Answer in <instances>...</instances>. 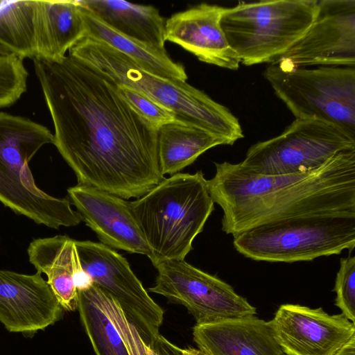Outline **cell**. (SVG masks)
<instances>
[{
  "instance_id": "cell-21",
  "label": "cell",
  "mask_w": 355,
  "mask_h": 355,
  "mask_svg": "<svg viewBox=\"0 0 355 355\" xmlns=\"http://www.w3.org/2000/svg\"><path fill=\"white\" fill-rule=\"evenodd\" d=\"M79 5L85 23V38L107 44L150 73L164 78L187 81L188 76L184 65L173 61L165 49L152 46L116 31Z\"/></svg>"
},
{
  "instance_id": "cell-23",
  "label": "cell",
  "mask_w": 355,
  "mask_h": 355,
  "mask_svg": "<svg viewBox=\"0 0 355 355\" xmlns=\"http://www.w3.org/2000/svg\"><path fill=\"white\" fill-rule=\"evenodd\" d=\"M37 0H0V46L21 60L37 57Z\"/></svg>"
},
{
  "instance_id": "cell-3",
  "label": "cell",
  "mask_w": 355,
  "mask_h": 355,
  "mask_svg": "<svg viewBox=\"0 0 355 355\" xmlns=\"http://www.w3.org/2000/svg\"><path fill=\"white\" fill-rule=\"evenodd\" d=\"M71 55L115 84L141 92L171 110L178 120L202 128L233 145L244 135L239 119L203 91L178 79L150 73L107 44L83 38L69 51Z\"/></svg>"
},
{
  "instance_id": "cell-33",
  "label": "cell",
  "mask_w": 355,
  "mask_h": 355,
  "mask_svg": "<svg viewBox=\"0 0 355 355\" xmlns=\"http://www.w3.org/2000/svg\"><path fill=\"white\" fill-rule=\"evenodd\" d=\"M8 54H12L10 53L6 49L0 46V55H8Z\"/></svg>"
},
{
  "instance_id": "cell-20",
  "label": "cell",
  "mask_w": 355,
  "mask_h": 355,
  "mask_svg": "<svg viewBox=\"0 0 355 355\" xmlns=\"http://www.w3.org/2000/svg\"><path fill=\"white\" fill-rule=\"evenodd\" d=\"M116 31L158 49H165V21L152 6L121 0H78Z\"/></svg>"
},
{
  "instance_id": "cell-8",
  "label": "cell",
  "mask_w": 355,
  "mask_h": 355,
  "mask_svg": "<svg viewBox=\"0 0 355 355\" xmlns=\"http://www.w3.org/2000/svg\"><path fill=\"white\" fill-rule=\"evenodd\" d=\"M263 76L295 119L322 121L355 138V67L272 62Z\"/></svg>"
},
{
  "instance_id": "cell-15",
  "label": "cell",
  "mask_w": 355,
  "mask_h": 355,
  "mask_svg": "<svg viewBox=\"0 0 355 355\" xmlns=\"http://www.w3.org/2000/svg\"><path fill=\"white\" fill-rule=\"evenodd\" d=\"M62 314L63 308L40 272L0 270V322L8 331L34 333L55 324Z\"/></svg>"
},
{
  "instance_id": "cell-4",
  "label": "cell",
  "mask_w": 355,
  "mask_h": 355,
  "mask_svg": "<svg viewBox=\"0 0 355 355\" xmlns=\"http://www.w3.org/2000/svg\"><path fill=\"white\" fill-rule=\"evenodd\" d=\"M152 253L151 262L184 260L214 209L203 173H176L130 202Z\"/></svg>"
},
{
  "instance_id": "cell-27",
  "label": "cell",
  "mask_w": 355,
  "mask_h": 355,
  "mask_svg": "<svg viewBox=\"0 0 355 355\" xmlns=\"http://www.w3.org/2000/svg\"><path fill=\"white\" fill-rule=\"evenodd\" d=\"M115 85L121 96L155 128L177 119L171 110L141 92L123 85Z\"/></svg>"
},
{
  "instance_id": "cell-5",
  "label": "cell",
  "mask_w": 355,
  "mask_h": 355,
  "mask_svg": "<svg viewBox=\"0 0 355 355\" xmlns=\"http://www.w3.org/2000/svg\"><path fill=\"white\" fill-rule=\"evenodd\" d=\"M53 134L30 119L0 112V202L37 224L58 229L83 218L67 198L53 197L35 183L29 162Z\"/></svg>"
},
{
  "instance_id": "cell-11",
  "label": "cell",
  "mask_w": 355,
  "mask_h": 355,
  "mask_svg": "<svg viewBox=\"0 0 355 355\" xmlns=\"http://www.w3.org/2000/svg\"><path fill=\"white\" fill-rule=\"evenodd\" d=\"M75 245L80 265L93 284L118 303L152 347L159 335L164 311L148 295L126 259L101 243L75 240Z\"/></svg>"
},
{
  "instance_id": "cell-24",
  "label": "cell",
  "mask_w": 355,
  "mask_h": 355,
  "mask_svg": "<svg viewBox=\"0 0 355 355\" xmlns=\"http://www.w3.org/2000/svg\"><path fill=\"white\" fill-rule=\"evenodd\" d=\"M78 310L96 355H129L119 333L97 302L92 286L78 291Z\"/></svg>"
},
{
  "instance_id": "cell-6",
  "label": "cell",
  "mask_w": 355,
  "mask_h": 355,
  "mask_svg": "<svg viewBox=\"0 0 355 355\" xmlns=\"http://www.w3.org/2000/svg\"><path fill=\"white\" fill-rule=\"evenodd\" d=\"M254 261L293 263L339 254L355 247V212L315 214L264 224L233 236Z\"/></svg>"
},
{
  "instance_id": "cell-29",
  "label": "cell",
  "mask_w": 355,
  "mask_h": 355,
  "mask_svg": "<svg viewBox=\"0 0 355 355\" xmlns=\"http://www.w3.org/2000/svg\"><path fill=\"white\" fill-rule=\"evenodd\" d=\"M159 355H180V347L171 343L162 335H159L151 347Z\"/></svg>"
},
{
  "instance_id": "cell-7",
  "label": "cell",
  "mask_w": 355,
  "mask_h": 355,
  "mask_svg": "<svg viewBox=\"0 0 355 355\" xmlns=\"http://www.w3.org/2000/svg\"><path fill=\"white\" fill-rule=\"evenodd\" d=\"M317 0L241 2L225 8L220 26L241 64L272 63L308 30Z\"/></svg>"
},
{
  "instance_id": "cell-9",
  "label": "cell",
  "mask_w": 355,
  "mask_h": 355,
  "mask_svg": "<svg viewBox=\"0 0 355 355\" xmlns=\"http://www.w3.org/2000/svg\"><path fill=\"white\" fill-rule=\"evenodd\" d=\"M348 150H355V138L342 130L320 121L295 119L279 135L252 145L239 163L259 175H289L314 170Z\"/></svg>"
},
{
  "instance_id": "cell-2",
  "label": "cell",
  "mask_w": 355,
  "mask_h": 355,
  "mask_svg": "<svg viewBox=\"0 0 355 355\" xmlns=\"http://www.w3.org/2000/svg\"><path fill=\"white\" fill-rule=\"evenodd\" d=\"M215 167L207 187L223 210L222 230L227 234L297 217L355 212V150L289 175H259L229 162Z\"/></svg>"
},
{
  "instance_id": "cell-17",
  "label": "cell",
  "mask_w": 355,
  "mask_h": 355,
  "mask_svg": "<svg viewBox=\"0 0 355 355\" xmlns=\"http://www.w3.org/2000/svg\"><path fill=\"white\" fill-rule=\"evenodd\" d=\"M193 337L208 355H285L269 321L255 315L196 324Z\"/></svg>"
},
{
  "instance_id": "cell-26",
  "label": "cell",
  "mask_w": 355,
  "mask_h": 355,
  "mask_svg": "<svg viewBox=\"0 0 355 355\" xmlns=\"http://www.w3.org/2000/svg\"><path fill=\"white\" fill-rule=\"evenodd\" d=\"M28 72L14 54L0 55V108L15 103L27 89Z\"/></svg>"
},
{
  "instance_id": "cell-13",
  "label": "cell",
  "mask_w": 355,
  "mask_h": 355,
  "mask_svg": "<svg viewBox=\"0 0 355 355\" xmlns=\"http://www.w3.org/2000/svg\"><path fill=\"white\" fill-rule=\"evenodd\" d=\"M269 322L285 355H334L355 336V323L321 307L284 304Z\"/></svg>"
},
{
  "instance_id": "cell-12",
  "label": "cell",
  "mask_w": 355,
  "mask_h": 355,
  "mask_svg": "<svg viewBox=\"0 0 355 355\" xmlns=\"http://www.w3.org/2000/svg\"><path fill=\"white\" fill-rule=\"evenodd\" d=\"M274 62L297 67H355V1H318L308 30Z\"/></svg>"
},
{
  "instance_id": "cell-10",
  "label": "cell",
  "mask_w": 355,
  "mask_h": 355,
  "mask_svg": "<svg viewBox=\"0 0 355 355\" xmlns=\"http://www.w3.org/2000/svg\"><path fill=\"white\" fill-rule=\"evenodd\" d=\"M157 275L148 291L187 308L196 324L257 315V309L229 284L184 260L156 263Z\"/></svg>"
},
{
  "instance_id": "cell-18",
  "label": "cell",
  "mask_w": 355,
  "mask_h": 355,
  "mask_svg": "<svg viewBox=\"0 0 355 355\" xmlns=\"http://www.w3.org/2000/svg\"><path fill=\"white\" fill-rule=\"evenodd\" d=\"M30 262L44 273L46 282L63 309H78V291L74 283L78 254L75 240L67 236L34 239L28 248Z\"/></svg>"
},
{
  "instance_id": "cell-14",
  "label": "cell",
  "mask_w": 355,
  "mask_h": 355,
  "mask_svg": "<svg viewBox=\"0 0 355 355\" xmlns=\"http://www.w3.org/2000/svg\"><path fill=\"white\" fill-rule=\"evenodd\" d=\"M67 191L70 202L101 243L112 249L146 255L152 261V251L132 214L130 202L80 184Z\"/></svg>"
},
{
  "instance_id": "cell-16",
  "label": "cell",
  "mask_w": 355,
  "mask_h": 355,
  "mask_svg": "<svg viewBox=\"0 0 355 355\" xmlns=\"http://www.w3.org/2000/svg\"><path fill=\"white\" fill-rule=\"evenodd\" d=\"M224 7L202 3L171 15L165 21V40L194 55L200 61L237 70L240 60L220 26Z\"/></svg>"
},
{
  "instance_id": "cell-28",
  "label": "cell",
  "mask_w": 355,
  "mask_h": 355,
  "mask_svg": "<svg viewBox=\"0 0 355 355\" xmlns=\"http://www.w3.org/2000/svg\"><path fill=\"white\" fill-rule=\"evenodd\" d=\"M334 291L335 305L341 313L355 323V257L341 258Z\"/></svg>"
},
{
  "instance_id": "cell-19",
  "label": "cell",
  "mask_w": 355,
  "mask_h": 355,
  "mask_svg": "<svg viewBox=\"0 0 355 355\" xmlns=\"http://www.w3.org/2000/svg\"><path fill=\"white\" fill-rule=\"evenodd\" d=\"M85 23L78 0H37L35 58L58 60L85 38Z\"/></svg>"
},
{
  "instance_id": "cell-1",
  "label": "cell",
  "mask_w": 355,
  "mask_h": 355,
  "mask_svg": "<svg viewBox=\"0 0 355 355\" xmlns=\"http://www.w3.org/2000/svg\"><path fill=\"white\" fill-rule=\"evenodd\" d=\"M33 60L54 126L53 144L78 184L129 199L165 178L157 128L121 96L113 81L69 55Z\"/></svg>"
},
{
  "instance_id": "cell-22",
  "label": "cell",
  "mask_w": 355,
  "mask_h": 355,
  "mask_svg": "<svg viewBox=\"0 0 355 355\" xmlns=\"http://www.w3.org/2000/svg\"><path fill=\"white\" fill-rule=\"evenodd\" d=\"M223 142L209 132L192 124L175 120L157 129L159 170L173 175L191 164L207 150Z\"/></svg>"
},
{
  "instance_id": "cell-32",
  "label": "cell",
  "mask_w": 355,
  "mask_h": 355,
  "mask_svg": "<svg viewBox=\"0 0 355 355\" xmlns=\"http://www.w3.org/2000/svg\"><path fill=\"white\" fill-rule=\"evenodd\" d=\"M147 355H159V354L153 349L150 346L147 345L146 348Z\"/></svg>"
},
{
  "instance_id": "cell-25",
  "label": "cell",
  "mask_w": 355,
  "mask_h": 355,
  "mask_svg": "<svg viewBox=\"0 0 355 355\" xmlns=\"http://www.w3.org/2000/svg\"><path fill=\"white\" fill-rule=\"evenodd\" d=\"M92 291L101 309L119 333L129 355H147V344L118 303L94 284Z\"/></svg>"
},
{
  "instance_id": "cell-30",
  "label": "cell",
  "mask_w": 355,
  "mask_h": 355,
  "mask_svg": "<svg viewBox=\"0 0 355 355\" xmlns=\"http://www.w3.org/2000/svg\"><path fill=\"white\" fill-rule=\"evenodd\" d=\"M334 355H355V336H352Z\"/></svg>"
},
{
  "instance_id": "cell-31",
  "label": "cell",
  "mask_w": 355,
  "mask_h": 355,
  "mask_svg": "<svg viewBox=\"0 0 355 355\" xmlns=\"http://www.w3.org/2000/svg\"><path fill=\"white\" fill-rule=\"evenodd\" d=\"M180 355H208L200 349L193 347L180 348Z\"/></svg>"
}]
</instances>
